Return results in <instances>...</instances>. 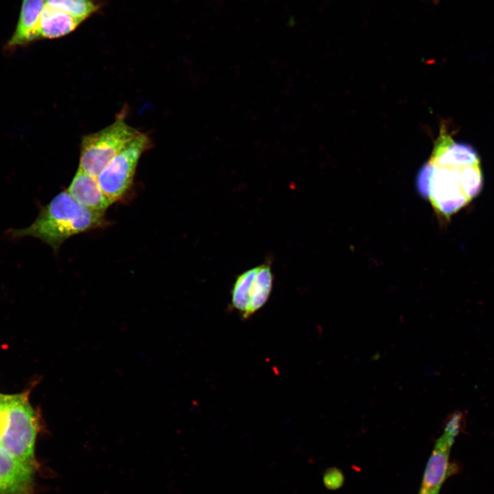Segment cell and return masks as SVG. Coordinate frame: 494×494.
Segmentation results:
<instances>
[{"label": "cell", "mask_w": 494, "mask_h": 494, "mask_svg": "<svg viewBox=\"0 0 494 494\" xmlns=\"http://www.w3.org/2000/svg\"><path fill=\"white\" fill-rule=\"evenodd\" d=\"M482 185L477 152L467 143L455 141L442 126L430 158L417 174L419 192L448 219L476 197Z\"/></svg>", "instance_id": "6da1fadb"}, {"label": "cell", "mask_w": 494, "mask_h": 494, "mask_svg": "<svg viewBox=\"0 0 494 494\" xmlns=\"http://www.w3.org/2000/svg\"><path fill=\"white\" fill-rule=\"evenodd\" d=\"M104 215L82 206L65 190L40 207L37 217L30 226L10 230L8 234L15 239L25 236L40 239L57 253L68 238L106 226L108 222Z\"/></svg>", "instance_id": "7a4b0ae2"}, {"label": "cell", "mask_w": 494, "mask_h": 494, "mask_svg": "<svg viewBox=\"0 0 494 494\" xmlns=\"http://www.w3.org/2000/svg\"><path fill=\"white\" fill-rule=\"evenodd\" d=\"M39 423L27 393L9 395L6 425L0 445L16 458L35 464L34 446Z\"/></svg>", "instance_id": "3957f363"}, {"label": "cell", "mask_w": 494, "mask_h": 494, "mask_svg": "<svg viewBox=\"0 0 494 494\" xmlns=\"http://www.w3.org/2000/svg\"><path fill=\"white\" fill-rule=\"evenodd\" d=\"M141 132L122 117L82 138L79 169L97 177L103 168Z\"/></svg>", "instance_id": "277c9868"}, {"label": "cell", "mask_w": 494, "mask_h": 494, "mask_svg": "<svg viewBox=\"0 0 494 494\" xmlns=\"http://www.w3.org/2000/svg\"><path fill=\"white\" fill-rule=\"evenodd\" d=\"M150 141L141 133L116 155L97 176L104 194L113 202L120 200L131 187L138 161Z\"/></svg>", "instance_id": "5b68a950"}, {"label": "cell", "mask_w": 494, "mask_h": 494, "mask_svg": "<svg viewBox=\"0 0 494 494\" xmlns=\"http://www.w3.org/2000/svg\"><path fill=\"white\" fill-rule=\"evenodd\" d=\"M34 468L0 445V494H31Z\"/></svg>", "instance_id": "8992f818"}, {"label": "cell", "mask_w": 494, "mask_h": 494, "mask_svg": "<svg viewBox=\"0 0 494 494\" xmlns=\"http://www.w3.org/2000/svg\"><path fill=\"white\" fill-rule=\"evenodd\" d=\"M67 191L82 206L105 213L113 203L102 190L97 179L82 169H78Z\"/></svg>", "instance_id": "52a82bcc"}, {"label": "cell", "mask_w": 494, "mask_h": 494, "mask_svg": "<svg viewBox=\"0 0 494 494\" xmlns=\"http://www.w3.org/2000/svg\"><path fill=\"white\" fill-rule=\"evenodd\" d=\"M45 5V0H22L16 26L6 49H13L37 40L39 19Z\"/></svg>", "instance_id": "ba28073f"}, {"label": "cell", "mask_w": 494, "mask_h": 494, "mask_svg": "<svg viewBox=\"0 0 494 494\" xmlns=\"http://www.w3.org/2000/svg\"><path fill=\"white\" fill-rule=\"evenodd\" d=\"M454 440V436L446 432L437 440L425 471L421 488L440 490L448 473L449 452Z\"/></svg>", "instance_id": "9c48e42d"}, {"label": "cell", "mask_w": 494, "mask_h": 494, "mask_svg": "<svg viewBox=\"0 0 494 494\" xmlns=\"http://www.w3.org/2000/svg\"><path fill=\"white\" fill-rule=\"evenodd\" d=\"M81 23L69 14L45 4L39 19L37 40L64 36L73 32Z\"/></svg>", "instance_id": "30bf717a"}, {"label": "cell", "mask_w": 494, "mask_h": 494, "mask_svg": "<svg viewBox=\"0 0 494 494\" xmlns=\"http://www.w3.org/2000/svg\"><path fill=\"white\" fill-rule=\"evenodd\" d=\"M273 281L270 263L259 266L250 286L248 306L242 318H250L266 303L272 292Z\"/></svg>", "instance_id": "8fae6325"}, {"label": "cell", "mask_w": 494, "mask_h": 494, "mask_svg": "<svg viewBox=\"0 0 494 494\" xmlns=\"http://www.w3.org/2000/svg\"><path fill=\"white\" fill-rule=\"evenodd\" d=\"M257 268H250L237 276L231 290V307L241 313L242 316L248 306L250 289Z\"/></svg>", "instance_id": "7c38bea8"}, {"label": "cell", "mask_w": 494, "mask_h": 494, "mask_svg": "<svg viewBox=\"0 0 494 494\" xmlns=\"http://www.w3.org/2000/svg\"><path fill=\"white\" fill-rule=\"evenodd\" d=\"M45 4L62 10L82 22L98 9V5L92 0H45Z\"/></svg>", "instance_id": "4fadbf2b"}, {"label": "cell", "mask_w": 494, "mask_h": 494, "mask_svg": "<svg viewBox=\"0 0 494 494\" xmlns=\"http://www.w3.org/2000/svg\"><path fill=\"white\" fill-rule=\"evenodd\" d=\"M464 423L463 416L460 412H455L450 415L446 421L445 432L456 436L461 430Z\"/></svg>", "instance_id": "5bb4252c"}, {"label": "cell", "mask_w": 494, "mask_h": 494, "mask_svg": "<svg viewBox=\"0 0 494 494\" xmlns=\"http://www.w3.org/2000/svg\"><path fill=\"white\" fill-rule=\"evenodd\" d=\"M8 398L9 395L0 394V439L6 425Z\"/></svg>", "instance_id": "9a60e30c"}, {"label": "cell", "mask_w": 494, "mask_h": 494, "mask_svg": "<svg viewBox=\"0 0 494 494\" xmlns=\"http://www.w3.org/2000/svg\"><path fill=\"white\" fill-rule=\"evenodd\" d=\"M439 489H426L421 488L419 494H438Z\"/></svg>", "instance_id": "2e32d148"}]
</instances>
